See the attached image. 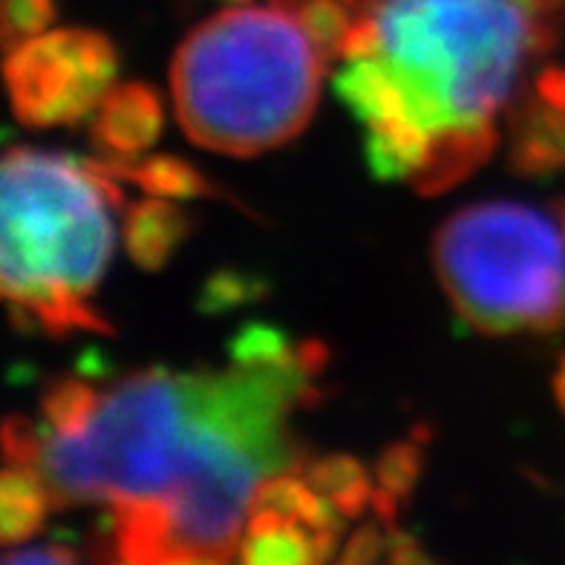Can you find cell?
Returning a JSON list of instances; mask_svg holds the SVG:
<instances>
[{"label": "cell", "instance_id": "obj_1", "mask_svg": "<svg viewBox=\"0 0 565 565\" xmlns=\"http://www.w3.org/2000/svg\"><path fill=\"white\" fill-rule=\"evenodd\" d=\"M116 182L98 162L61 153L12 148L3 157V295L50 335L113 332L93 295L116 246L110 209L125 205Z\"/></svg>", "mask_w": 565, "mask_h": 565}, {"label": "cell", "instance_id": "obj_2", "mask_svg": "<svg viewBox=\"0 0 565 565\" xmlns=\"http://www.w3.org/2000/svg\"><path fill=\"white\" fill-rule=\"evenodd\" d=\"M323 67L289 12L248 3L225 9L188 32L173 55L179 127L214 153L260 157L303 134Z\"/></svg>", "mask_w": 565, "mask_h": 565}, {"label": "cell", "instance_id": "obj_3", "mask_svg": "<svg viewBox=\"0 0 565 565\" xmlns=\"http://www.w3.org/2000/svg\"><path fill=\"white\" fill-rule=\"evenodd\" d=\"M409 98V119L439 139L493 125L522 67L559 41V21L520 0H366Z\"/></svg>", "mask_w": 565, "mask_h": 565}, {"label": "cell", "instance_id": "obj_4", "mask_svg": "<svg viewBox=\"0 0 565 565\" xmlns=\"http://www.w3.org/2000/svg\"><path fill=\"white\" fill-rule=\"evenodd\" d=\"M194 433L185 372L148 366L102 395L82 433L41 430L38 470L55 508L157 505L185 477Z\"/></svg>", "mask_w": 565, "mask_h": 565}, {"label": "cell", "instance_id": "obj_5", "mask_svg": "<svg viewBox=\"0 0 565 565\" xmlns=\"http://www.w3.org/2000/svg\"><path fill=\"white\" fill-rule=\"evenodd\" d=\"M563 231L522 202L456 211L433 239V266L456 315L482 335L565 327Z\"/></svg>", "mask_w": 565, "mask_h": 565}, {"label": "cell", "instance_id": "obj_6", "mask_svg": "<svg viewBox=\"0 0 565 565\" xmlns=\"http://www.w3.org/2000/svg\"><path fill=\"white\" fill-rule=\"evenodd\" d=\"M3 73L21 125H75L107 96L119 73V55L102 32H41L9 50Z\"/></svg>", "mask_w": 565, "mask_h": 565}, {"label": "cell", "instance_id": "obj_7", "mask_svg": "<svg viewBox=\"0 0 565 565\" xmlns=\"http://www.w3.org/2000/svg\"><path fill=\"white\" fill-rule=\"evenodd\" d=\"M164 127L162 96L145 82L113 84L98 102L89 139L105 159L130 162L159 141Z\"/></svg>", "mask_w": 565, "mask_h": 565}, {"label": "cell", "instance_id": "obj_8", "mask_svg": "<svg viewBox=\"0 0 565 565\" xmlns=\"http://www.w3.org/2000/svg\"><path fill=\"white\" fill-rule=\"evenodd\" d=\"M508 162L520 177L540 179L565 171V110L540 93L520 89L508 107Z\"/></svg>", "mask_w": 565, "mask_h": 565}, {"label": "cell", "instance_id": "obj_9", "mask_svg": "<svg viewBox=\"0 0 565 565\" xmlns=\"http://www.w3.org/2000/svg\"><path fill=\"white\" fill-rule=\"evenodd\" d=\"M335 93L364 127L413 121L407 87L387 55L379 53L347 61V67L335 78Z\"/></svg>", "mask_w": 565, "mask_h": 565}, {"label": "cell", "instance_id": "obj_10", "mask_svg": "<svg viewBox=\"0 0 565 565\" xmlns=\"http://www.w3.org/2000/svg\"><path fill=\"white\" fill-rule=\"evenodd\" d=\"M194 228V216L164 196H150L127 209L125 248L141 271H159L171 263Z\"/></svg>", "mask_w": 565, "mask_h": 565}, {"label": "cell", "instance_id": "obj_11", "mask_svg": "<svg viewBox=\"0 0 565 565\" xmlns=\"http://www.w3.org/2000/svg\"><path fill=\"white\" fill-rule=\"evenodd\" d=\"M98 164L105 168L110 177L127 179L139 185L145 194L150 196H164V200H194V196H214V200H228L239 209H246L243 202L228 196L220 185H214L196 164L185 162L179 157H148L136 162H119V159H98Z\"/></svg>", "mask_w": 565, "mask_h": 565}, {"label": "cell", "instance_id": "obj_12", "mask_svg": "<svg viewBox=\"0 0 565 565\" xmlns=\"http://www.w3.org/2000/svg\"><path fill=\"white\" fill-rule=\"evenodd\" d=\"M497 127H468V130H450L433 139L430 159L416 177L409 179L418 194L430 196L459 185L461 179L477 171L484 159L497 148Z\"/></svg>", "mask_w": 565, "mask_h": 565}, {"label": "cell", "instance_id": "obj_13", "mask_svg": "<svg viewBox=\"0 0 565 565\" xmlns=\"http://www.w3.org/2000/svg\"><path fill=\"white\" fill-rule=\"evenodd\" d=\"M53 493L46 488L41 470L30 465H7L0 473V543H26L44 529Z\"/></svg>", "mask_w": 565, "mask_h": 565}, {"label": "cell", "instance_id": "obj_14", "mask_svg": "<svg viewBox=\"0 0 565 565\" xmlns=\"http://www.w3.org/2000/svg\"><path fill=\"white\" fill-rule=\"evenodd\" d=\"M228 355L239 366H306L318 379L329 364V350L323 341L291 343L286 332L260 320L237 329V335L228 343Z\"/></svg>", "mask_w": 565, "mask_h": 565}, {"label": "cell", "instance_id": "obj_15", "mask_svg": "<svg viewBox=\"0 0 565 565\" xmlns=\"http://www.w3.org/2000/svg\"><path fill=\"white\" fill-rule=\"evenodd\" d=\"M237 557L248 565H306L315 563L312 531L275 513H248L246 534Z\"/></svg>", "mask_w": 565, "mask_h": 565}, {"label": "cell", "instance_id": "obj_16", "mask_svg": "<svg viewBox=\"0 0 565 565\" xmlns=\"http://www.w3.org/2000/svg\"><path fill=\"white\" fill-rule=\"evenodd\" d=\"M303 477L347 520H358V516H364L372 508L375 479H370L366 468L355 456L329 454L323 459H312L303 468Z\"/></svg>", "mask_w": 565, "mask_h": 565}, {"label": "cell", "instance_id": "obj_17", "mask_svg": "<svg viewBox=\"0 0 565 565\" xmlns=\"http://www.w3.org/2000/svg\"><path fill=\"white\" fill-rule=\"evenodd\" d=\"M102 393L93 390V384L78 379H58L44 390L41 398V416L44 427L41 430L55 433V436H73L87 427L93 413L98 409Z\"/></svg>", "mask_w": 565, "mask_h": 565}, {"label": "cell", "instance_id": "obj_18", "mask_svg": "<svg viewBox=\"0 0 565 565\" xmlns=\"http://www.w3.org/2000/svg\"><path fill=\"white\" fill-rule=\"evenodd\" d=\"M358 7H361V0H306L295 12L323 64L341 58L343 41L355 21Z\"/></svg>", "mask_w": 565, "mask_h": 565}, {"label": "cell", "instance_id": "obj_19", "mask_svg": "<svg viewBox=\"0 0 565 565\" xmlns=\"http://www.w3.org/2000/svg\"><path fill=\"white\" fill-rule=\"evenodd\" d=\"M268 291H271V282L257 271L225 266L216 268L214 275L202 282L196 309L202 315H225L239 309V306L260 303L263 298H268Z\"/></svg>", "mask_w": 565, "mask_h": 565}, {"label": "cell", "instance_id": "obj_20", "mask_svg": "<svg viewBox=\"0 0 565 565\" xmlns=\"http://www.w3.org/2000/svg\"><path fill=\"white\" fill-rule=\"evenodd\" d=\"M424 470V447L416 439L395 441L375 461L372 479H375V491L384 497H393L395 502L413 497L418 479Z\"/></svg>", "mask_w": 565, "mask_h": 565}, {"label": "cell", "instance_id": "obj_21", "mask_svg": "<svg viewBox=\"0 0 565 565\" xmlns=\"http://www.w3.org/2000/svg\"><path fill=\"white\" fill-rule=\"evenodd\" d=\"M55 0H0V32L3 50H15L21 41L46 32L55 21Z\"/></svg>", "mask_w": 565, "mask_h": 565}, {"label": "cell", "instance_id": "obj_22", "mask_svg": "<svg viewBox=\"0 0 565 565\" xmlns=\"http://www.w3.org/2000/svg\"><path fill=\"white\" fill-rule=\"evenodd\" d=\"M387 554V525L381 520L366 522L358 531H352L350 540L343 543L341 563L343 565H370Z\"/></svg>", "mask_w": 565, "mask_h": 565}, {"label": "cell", "instance_id": "obj_23", "mask_svg": "<svg viewBox=\"0 0 565 565\" xmlns=\"http://www.w3.org/2000/svg\"><path fill=\"white\" fill-rule=\"evenodd\" d=\"M387 559L395 565H427L433 557L422 548L416 536L402 529H387Z\"/></svg>", "mask_w": 565, "mask_h": 565}, {"label": "cell", "instance_id": "obj_24", "mask_svg": "<svg viewBox=\"0 0 565 565\" xmlns=\"http://www.w3.org/2000/svg\"><path fill=\"white\" fill-rule=\"evenodd\" d=\"M78 559L73 548L67 545H41V548H21V551H9L3 563L7 565H32V563H44V565H70Z\"/></svg>", "mask_w": 565, "mask_h": 565}, {"label": "cell", "instance_id": "obj_25", "mask_svg": "<svg viewBox=\"0 0 565 565\" xmlns=\"http://www.w3.org/2000/svg\"><path fill=\"white\" fill-rule=\"evenodd\" d=\"M536 93L548 102L565 110V67H545L536 75Z\"/></svg>", "mask_w": 565, "mask_h": 565}, {"label": "cell", "instance_id": "obj_26", "mask_svg": "<svg viewBox=\"0 0 565 565\" xmlns=\"http://www.w3.org/2000/svg\"><path fill=\"white\" fill-rule=\"evenodd\" d=\"M551 390H554L557 407L563 409V416H565V355L559 358L557 370H554V381H551Z\"/></svg>", "mask_w": 565, "mask_h": 565}, {"label": "cell", "instance_id": "obj_27", "mask_svg": "<svg viewBox=\"0 0 565 565\" xmlns=\"http://www.w3.org/2000/svg\"><path fill=\"white\" fill-rule=\"evenodd\" d=\"M559 220H563V228H565V202L559 205Z\"/></svg>", "mask_w": 565, "mask_h": 565}, {"label": "cell", "instance_id": "obj_28", "mask_svg": "<svg viewBox=\"0 0 565 565\" xmlns=\"http://www.w3.org/2000/svg\"><path fill=\"white\" fill-rule=\"evenodd\" d=\"M228 3H237V7H243V3H252V0H228Z\"/></svg>", "mask_w": 565, "mask_h": 565}]
</instances>
